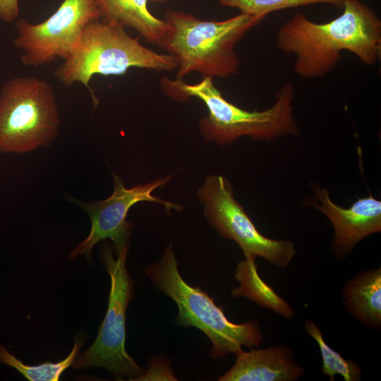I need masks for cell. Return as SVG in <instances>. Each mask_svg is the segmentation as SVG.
<instances>
[{"label": "cell", "instance_id": "6da1fadb", "mask_svg": "<svg viewBox=\"0 0 381 381\" xmlns=\"http://www.w3.org/2000/svg\"><path fill=\"white\" fill-rule=\"evenodd\" d=\"M342 8V13L327 23H315L297 12L280 26L277 47L295 56L297 75H327L335 69L344 50L368 66L380 59L381 21L377 14L360 0H343Z\"/></svg>", "mask_w": 381, "mask_h": 381}, {"label": "cell", "instance_id": "7a4b0ae2", "mask_svg": "<svg viewBox=\"0 0 381 381\" xmlns=\"http://www.w3.org/2000/svg\"><path fill=\"white\" fill-rule=\"evenodd\" d=\"M164 91L173 99L185 100L194 97L200 99L208 115L200 121L201 135L207 141L226 145L243 136L271 142L284 136L300 133L294 116V86L286 83L276 94L274 103L263 111H248L226 100L213 83L212 78L203 77L195 84L182 80L164 78Z\"/></svg>", "mask_w": 381, "mask_h": 381}, {"label": "cell", "instance_id": "3957f363", "mask_svg": "<svg viewBox=\"0 0 381 381\" xmlns=\"http://www.w3.org/2000/svg\"><path fill=\"white\" fill-rule=\"evenodd\" d=\"M263 18L240 13L224 20H204L169 10L164 20L167 28L159 46L175 58L178 80L192 72L227 78L236 73L240 65L236 44Z\"/></svg>", "mask_w": 381, "mask_h": 381}, {"label": "cell", "instance_id": "277c9868", "mask_svg": "<svg viewBox=\"0 0 381 381\" xmlns=\"http://www.w3.org/2000/svg\"><path fill=\"white\" fill-rule=\"evenodd\" d=\"M133 67L171 71L177 63L171 54H159L143 45L123 26L97 19L85 27L73 50L54 73L65 86L83 85L96 107L99 101L90 86L92 76L123 75Z\"/></svg>", "mask_w": 381, "mask_h": 381}, {"label": "cell", "instance_id": "5b68a950", "mask_svg": "<svg viewBox=\"0 0 381 381\" xmlns=\"http://www.w3.org/2000/svg\"><path fill=\"white\" fill-rule=\"evenodd\" d=\"M145 274L158 289L176 303V323L195 327L210 339L212 358L229 353L236 354L243 346L257 347L262 342L259 322L236 324L229 321L212 298L200 287L190 286L182 279L171 243L158 262L147 267Z\"/></svg>", "mask_w": 381, "mask_h": 381}, {"label": "cell", "instance_id": "8992f818", "mask_svg": "<svg viewBox=\"0 0 381 381\" xmlns=\"http://www.w3.org/2000/svg\"><path fill=\"white\" fill-rule=\"evenodd\" d=\"M59 116L52 85L34 76H17L0 92V152L25 153L50 145Z\"/></svg>", "mask_w": 381, "mask_h": 381}, {"label": "cell", "instance_id": "52a82bcc", "mask_svg": "<svg viewBox=\"0 0 381 381\" xmlns=\"http://www.w3.org/2000/svg\"><path fill=\"white\" fill-rule=\"evenodd\" d=\"M128 250L126 247L116 252L114 258L113 246L107 243L102 247L103 265L111 279L107 311L96 339L73 365L76 369L102 368L117 378L137 380L144 373L125 348L126 312L134 285L126 267Z\"/></svg>", "mask_w": 381, "mask_h": 381}, {"label": "cell", "instance_id": "ba28073f", "mask_svg": "<svg viewBox=\"0 0 381 381\" xmlns=\"http://www.w3.org/2000/svg\"><path fill=\"white\" fill-rule=\"evenodd\" d=\"M198 197L210 224L222 237L235 241L246 259L260 257L279 268L291 262L296 253L294 243L262 235L236 200L233 186L225 176H209L198 189Z\"/></svg>", "mask_w": 381, "mask_h": 381}, {"label": "cell", "instance_id": "9c48e42d", "mask_svg": "<svg viewBox=\"0 0 381 381\" xmlns=\"http://www.w3.org/2000/svg\"><path fill=\"white\" fill-rule=\"evenodd\" d=\"M101 19L96 0H63L49 18L39 23L16 21L13 44L26 66L38 67L58 58L64 60L78 42L85 27Z\"/></svg>", "mask_w": 381, "mask_h": 381}, {"label": "cell", "instance_id": "30bf717a", "mask_svg": "<svg viewBox=\"0 0 381 381\" xmlns=\"http://www.w3.org/2000/svg\"><path fill=\"white\" fill-rule=\"evenodd\" d=\"M113 176L114 188L109 198L91 202L78 201L90 218L91 229L87 237L71 252L70 260L80 255L90 258L95 245L107 238L114 243L115 253L128 247L132 224L127 221V215L131 207L138 202H157L163 205L167 211L181 209L177 204L152 195L156 188L164 186L171 179L172 174L131 188H126L117 174Z\"/></svg>", "mask_w": 381, "mask_h": 381}, {"label": "cell", "instance_id": "8fae6325", "mask_svg": "<svg viewBox=\"0 0 381 381\" xmlns=\"http://www.w3.org/2000/svg\"><path fill=\"white\" fill-rule=\"evenodd\" d=\"M310 205L331 222L334 231L332 248L339 260L350 254L361 240L381 231V201L371 193L344 208L332 200L327 189L317 186Z\"/></svg>", "mask_w": 381, "mask_h": 381}, {"label": "cell", "instance_id": "7c38bea8", "mask_svg": "<svg viewBox=\"0 0 381 381\" xmlns=\"http://www.w3.org/2000/svg\"><path fill=\"white\" fill-rule=\"evenodd\" d=\"M234 365L218 378L219 381H294L305 373V368L293 358L286 346L262 349H242L236 353Z\"/></svg>", "mask_w": 381, "mask_h": 381}, {"label": "cell", "instance_id": "4fadbf2b", "mask_svg": "<svg viewBox=\"0 0 381 381\" xmlns=\"http://www.w3.org/2000/svg\"><path fill=\"white\" fill-rule=\"evenodd\" d=\"M344 304L365 326H381V268L368 270L351 277L342 291Z\"/></svg>", "mask_w": 381, "mask_h": 381}, {"label": "cell", "instance_id": "5bb4252c", "mask_svg": "<svg viewBox=\"0 0 381 381\" xmlns=\"http://www.w3.org/2000/svg\"><path fill=\"white\" fill-rule=\"evenodd\" d=\"M104 21L135 30L147 42L159 45L167 28L165 20L149 11L148 0H96Z\"/></svg>", "mask_w": 381, "mask_h": 381}, {"label": "cell", "instance_id": "9a60e30c", "mask_svg": "<svg viewBox=\"0 0 381 381\" xmlns=\"http://www.w3.org/2000/svg\"><path fill=\"white\" fill-rule=\"evenodd\" d=\"M235 277L240 286L231 291L234 297L245 296L286 318L294 316V311L289 304L261 279L254 259L241 261Z\"/></svg>", "mask_w": 381, "mask_h": 381}, {"label": "cell", "instance_id": "2e32d148", "mask_svg": "<svg viewBox=\"0 0 381 381\" xmlns=\"http://www.w3.org/2000/svg\"><path fill=\"white\" fill-rule=\"evenodd\" d=\"M83 344L82 339H75L72 351L66 358L57 363L46 362L37 365L24 364L0 344V363L15 368L30 381H58L61 374L73 365Z\"/></svg>", "mask_w": 381, "mask_h": 381}, {"label": "cell", "instance_id": "e0dca14e", "mask_svg": "<svg viewBox=\"0 0 381 381\" xmlns=\"http://www.w3.org/2000/svg\"><path fill=\"white\" fill-rule=\"evenodd\" d=\"M304 329L318 344L322 357V373L334 381L336 375L342 376L345 381H358L361 378V370L356 362L346 360L331 348L325 341L322 334L313 320H306Z\"/></svg>", "mask_w": 381, "mask_h": 381}, {"label": "cell", "instance_id": "ac0fdd59", "mask_svg": "<svg viewBox=\"0 0 381 381\" xmlns=\"http://www.w3.org/2000/svg\"><path fill=\"white\" fill-rule=\"evenodd\" d=\"M219 4L237 8L240 13L265 18L276 11L315 4L342 8L343 0H219Z\"/></svg>", "mask_w": 381, "mask_h": 381}, {"label": "cell", "instance_id": "d6986e66", "mask_svg": "<svg viewBox=\"0 0 381 381\" xmlns=\"http://www.w3.org/2000/svg\"><path fill=\"white\" fill-rule=\"evenodd\" d=\"M19 14L18 0H0V20L12 22Z\"/></svg>", "mask_w": 381, "mask_h": 381}, {"label": "cell", "instance_id": "ffe728a7", "mask_svg": "<svg viewBox=\"0 0 381 381\" xmlns=\"http://www.w3.org/2000/svg\"><path fill=\"white\" fill-rule=\"evenodd\" d=\"M167 0H148V1L152 2V3H164Z\"/></svg>", "mask_w": 381, "mask_h": 381}]
</instances>
